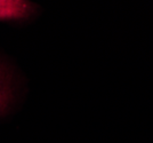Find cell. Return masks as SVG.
<instances>
[{"label": "cell", "instance_id": "obj_1", "mask_svg": "<svg viewBox=\"0 0 153 143\" xmlns=\"http://www.w3.org/2000/svg\"><path fill=\"white\" fill-rule=\"evenodd\" d=\"M38 12L32 0H0V20H27Z\"/></svg>", "mask_w": 153, "mask_h": 143}, {"label": "cell", "instance_id": "obj_2", "mask_svg": "<svg viewBox=\"0 0 153 143\" xmlns=\"http://www.w3.org/2000/svg\"><path fill=\"white\" fill-rule=\"evenodd\" d=\"M13 98V88L9 73L6 68L0 63V115L9 107Z\"/></svg>", "mask_w": 153, "mask_h": 143}]
</instances>
